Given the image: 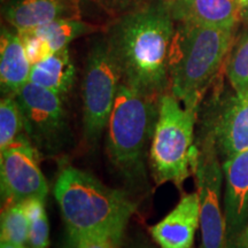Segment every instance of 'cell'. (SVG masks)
<instances>
[{
    "label": "cell",
    "instance_id": "cell-21",
    "mask_svg": "<svg viewBox=\"0 0 248 248\" xmlns=\"http://www.w3.org/2000/svg\"><path fill=\"white\" fill-rule=\"evenodd\" d=\"M22 39L26 53L29 58L31 64H36L38 62L45 60L54 53L49 47L48 43L44 38L36 35L33 31H17Z\"/></svg>",
    "mask_w": 248,
    "mask_h": 248
},
{
    "label": "cell",
    "instance_id": "cell-25",
    "mask_svg": "<svg viewBox=\"0 0 248 248\" xmlns=\"http://www.w3.org/2000/svg\"><path fill=\"white\" fill-rule=\"evenodd\" d=\"M240 8V16L244 20H248V0H237Z\"/></svg>",
    "mask_w": 248,
    "mask_h": 248
},
{
    "label": "cell",
    "instance_id": "cell-27",
    "mask_svg": "<svg viewBox=\"0 0 248 248\" xmlns=\"http://www.w3.org/2000/svg\"><path fill=\"white\" fill-rule=\"evenodd\" d=\"M0 248H24V247L20 246V245L8 243V241H1V244H0Z\"/></svg>",
    "mask_w": 248,
    "mask_h": 248
},
{
    "label": "cell",
    "instance_id": "cell-6",
    "mask_svg": "<svg viewBox=\"0 0 248 248\" xmlns=\"http://www.w3.org/2000/svg\"><path fill=\"white\" fill-rule=\"evenodd\" d=\"M121 83V71L107 42H98L88 55L83 82V122L88 141H98L107 126Z\"/></svg>",
    "mask_w": 248,
    "mask_h": 248
},
{
    "label": "cell",
    "instance_id": "cell-13",
    "mask_svg": "<svg viewBox=\"0 0 248 248\" xmlns=\"http://www.w3.org/2000/svg\"><path fill=\"white\" fill-rule=\"evenodd\" d=\"M177 23L233 29L241 20L237 0H167Z\"/></svg>",
    "mask_w": 248,
    "mask_h": 248
},
{
    "label": "cell",
    "instance_id": "cell-22",
    "mask_svg": "<svg viewBox=\"0 0 248 248\" xmlns=\"http://www.w3.org/2000/svg\"><path fill=\"white\" fill-rule=\"evenodd\" d=\"M30 248H47L49 245V225L46 212L30 222L29 239Z\"/></svg>",
    "mask_w": 248,
    "mask_h": 248
},
{
    "label": "cell",
    "instance_id": "cell-10",
    "mask_svg": "<svg viewBox=\"0 0 248 248\" xmlns=\"http://www.w3.org/2000/svg\"><path fill=\"white\" fill-rule=\"evenodd\" d=\"M222 168L226 238L232 241L246 231L248 225V150L224 160Z\"/></svg>",
    "mask_w": 248,
    "mask_h": 248
},
{
    "label": "cell",
    "instance_id": "cell-2",
    "mask_svg": "<svg viewBox=\"0 0 248 248\" xmlns=\"http://www.w3.org/2000/svg\"><path fill=\"white\" fill-rule=\"evenodd\" d=\"M54 197L71 243L84 235H104L121 245L136 203L83 170L66 167L59 173Z\"/></svg>",
    "mask_w": 248,
    "mask_h": 248
},
{
    "label": "cell",
    "instance_id": "cell-20",
    "mask_svg": "<svg viewBox=\"0 0 248 248\" xmlns=\"http://www.w3.org/2000/svg\"><path fill=\"white\" fill-rule=\"evenodd\" d=\"M226 74L235 92L248 89V30L235 45L228 62Z\"/></svg>",
    "mask_w": 248,
    "mask_h": 248
},
{
    "label": "cell",
    "instance_id": "cell-26",
    "mask_svg": "<svg viewBox=\"0 0 248 248\" xmlns=\"http://www.w3.org/2000/svg\"><path fill=\"white\" fill-rule=\"evenodd\" d=\"M126 248H154V247H152L150 244L145 243V241L137 240V241H132V243L130 244Z\"/></svg>",
    "mask_w": 248,
    "mask_h": 248
},
{
    "label": "cell",
    "instance_id": "cell-17",
    "mask_svg": "<svg viewBox=\"0 0 248 248\" xmlns=\"http://www.w3.org/2000/svg\"><path fill=\"white\" fill-rule=\"evenodd\" d=\"M92 28L78 18H60L31 31L44 38L52 51L58 52L67 48L73 40L89 33Z\"/></svg>",
    "mask_w": 248,
    "mask_h": 248
},
{
    "label": "cell",
    "instance_id": "cell-15",
    "mask_svg": "<svg viewBox=\"0 0 248 248\" xmlns=\"http://www.w3.org/2000/svg\"><path fill=\"white\" fill-rule=\"evenodd\" d=\"M32 64L18 32L1 29L0 38V83L5 95H13L29 82Z\"/></svg>",
    "mask_w": 248,
    "mask_h": 248
},
{
    "label": "cell",
    "instance_id": "cell-5",
    "mask_svg": "<svg viewBox=\"0 0 248 248\" xmlns=\"http://www.w3.org/2000/svg\"><path fill=\"white\" fill-rule=\"evenodd\" d=\"M179 102L171 92L161 95L150 151L155 183L161 185L170 182L178 188L193 171L192 166L198 154L193 144L198 109H188Z\"/></svg>",
    "mask_w": 248,
    "mask_h": 248
},
{
    "label": "cell",
    "instance_id": "cell-7",
    "mask_svg": "<svg viewBox=\"0 0 248 248\" xmlns=\"http://www.w3.org/2000/svg\"><path fill=\"white\" fill-rule=\"evenodd\" d=\"M206 131L192 167L197 176L200 199L202 248H225V219L221 209V190L224 173L217 157L218 151L210 125Z\"/></svg>",
    "mask_w": 248,
    "mask_h": 248
},
{
    "label": "cell",
    "instance_id": "cell-23",
    "mask_svg": "<svg viewBox=\"0 0 248 248\" xmlns=\"http://www.w3.org/2000/svg\"><path fill=\"white\" fill-rule=\"evenodd\" d=\"M154 0H99V2L104 6L107 11L111 13L122 15L137 9L141 6L150 4Z\"/></svg>",
    "mask_w": 248,
    "mask_h": 248
},
{
    "label": "cell",
    "instance_id": "cell-11",
    "mask_svg": "<svg viewBox=\"0 0 248 248\" xmlns=\"http://www.w3.org/2000/svg\"><path fill=\"white\" fill-rule=\"evenodd\" d=\"M200 226V199L198 192L184 194L177 206L150 233L160 248H193L195 232Z\"/></svg>",
    "mask_w": 248,
    "mask_h": 248
},
{
    "label": "cell",
    "instance_id": "cell-1",
    "mask_svg": "<svg viewBox=\"0 0 248 248\" xmlns=\"http://www.w3.org/2000/svg\"><path fill=\"white\" fill-rule=\"evenodd\" d=\"M175 29L167 0L119 15L108 28L106 42L123 83L155 97L166 93Z\"/></svg>",
    "mask_w": 248,
    "mask_h": 248
},
{
    "label": "cell",
    "instance_id": "cell-12",
    "mask_svg": "<svg viewBox=\"0 0 248 248\" xmlns=\"http://www.w3.org/2000/svg\"><path fill=\"white\" fill-rule=\"evenodd\" d=\"M210 128L224 160L248 150V89L229 99Z\"/></svg>",
    "mask_w": 248,
    "mask_h": 248
},
{
    "label": "cell",
    "instance_id": "cell-9",
    "mask_svg": "<svg viewBox=\"0 0 248 248\" xmlns=\"http://www.w3.org/2000/svg\"><path fill=\"white\" fill-rule=\"evenodd\" d=\"M1 195L6 206L28 199L45 200L47 182L39 167V154L26 133H21L0 160Z\"/></svg>",
    "mask_w": 248,
    "mask_h": 248
},
{
    "label": "cell",
    "instance_id": "cell-3",
    "mask_svg": "<svg viewBox=\"0 0 248 248\" xmlns=\"http://www.w3.org/2000/svg\"><path fill=\"white\" fill-rule=\"evenodd\" d=\"M233 29L177 23L169 54L170 92L188 109L201 95L231 47Z\"/></svg>",
    "mask_w": 248,
    "mask_h": 248
},
{
    "label": "cell",
    "instance_id": "cell-18",
    "mask_svg": "<svg viewBox=\"0 0 248 248\" xmlns=\"http://www.w3.org/2000/svg\"><path fill=\"white\" fill-rule=\"evenodd\" d=\"M30 221L21 203L6 206L1 214V241L24 246L29 239Z\"/></svg>",
    "mask_w": 248,
    "mask_h": 248
},
{
    "label": "cell",
    "instance_id": "cell-4",
    "mask_svg": "<svg viewBox=\"0 0 248 248\" xmlns=\"http://www.w3.org/2000/svg\"><path fill=\"white\" fill-rule=\"evenodd\" d=\"M160 98L121 83L107 124V154L131 182L145 178V159L159 116Z\"/></svg>",
    "mask_w": 248,
    "mask_h": 248
},
{
    "label": "cell",
    "instance_id": "cell-8",
    "mask_svg": "<svg viewBox=\"0 0 248 248\" xmlns=\"http://www.w3.org/2000/svg\"><path fill=\"white\" fill-rule=\"evenodd\" d=\"M23 117V131L37 146L57 151L66 144L68 128L62 95L32 82L15 94Z\"/></svg>",
    "mask_w": 248,
    "mask_h": 248
},
{
    "label": "cell",
    "instance_id": "cell-16",
    "mask_svg": "<svg viewBox=\"0 0 248 248\" xmlns=\"http://www.w3.org/2000/svg\"><path fill=\"white\" fill-rule=\"evenodd\" d=\"M74 79L75 66L67 47L55 52L38 63L32 64L29 82L52 90L63 97L73 86Z\"/></svg>",
    "mask_w": 248,
    "mask_h": 248
},
{
    "label": "cell",
    "instance_id": "cell-14",
    "mask_svg": "<svg viewBox=\"0 0 248 248\" xmlns=\"http://www.w3.org/2000/svg\"><path fill=\"white\" fill-rule=\"evenodd\" d=\"M75 0H9L6 21L16 31H29L60 18H77Z\"/></svg>",
    "mask_w": 248,
    "mask_h": 248
},
{
    "label": "cell",
    "instance_id": "cell-24",
    "mask_svg": "<svg viewBox=\"0 0 248 248\" xmlns=\"http://www.w3.org/2000/svg\"><path fill=\"white\" fill-rule=\"evenodd\" d=\"M75 248H119L120 245L104 235H84L73 243Z\"/></svg>",
    "mask_w": 248,
    "mask_h": 248
},
{
    "label": "cell",
    "instance_id": "cell-19",
    "mask_svg": "<svg viewBox=\"0 0 248 248\" xmlns=\"http://www.w3.org/2000/svg\"><path fill=\"white\" fill-rule=\"evenodd\" d=\"M23 117L16 99L5 95L0 102V152L5 151L21 135Z\"/></svg>",
    "mask_w": 248,
    "mask_h": 248
}]
</instances>
